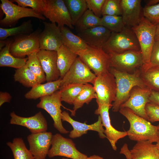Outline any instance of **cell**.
<instances>
[{
    "instance_id": "1",
    "label": "cell",
    "mask_w": 159,
    "mask_h": 159,
    "mask_svg": "<svg viewBox=\"0 0 159 159\" xmlns=\"http://www.w3.org/2000/svg\"><path fill=\"white\" fill-rule=\"evenodd\" d=\"M119 111L129 122L130 128L126 132L130 140L137 142L149 141L153 143L159 141V124L152 125L127 107H121Z\"/></svg>"
},
{
    "instance_id": "2",
    "label": "cell",
    "mask_w": 159,
    "mask_h": 159,
    "mask_svg": "<svg viewBox=\"0 0 159 159\" xmlns=\"http://www.w3.org/2000/svg\"><path fill=\"white\" fill-rule=\"evenodd\" d=\"M141 68L133 73H129L110 67V71L115 77L117 88L116 98L112 103L113 111H119L121 105L129 98L133 87H147L141 77Z\"/></svg>"
},
{
    "instance_id": "3",
    "label": "cell",
    "mask_w": 159,
    "mask_h": 159,
    "mask_svg": "<svg viewBox=\"0 0 159 159\" xmlns=\"http://www.w3.org/2000/svg\"><path fill=\"white\" fill-rule=\"evenodd\" d=\"M102 49L108 54L141 51L135 33L131 28L126 26L119 32H111L110 37Z\"/></svg>"
},
{
    "instance_id": "4",
    "label": "cell",
    "mask_w": 159,
    "mask_h": 159,
    "mask_svg": "<svg viewBox=\"0 0 159 159\" xmlns=\"http://www.w3.org/2000/svg\"><path fill=\"white\" fill-rule=\"evenodd\" d=\"M156 26L151 23L143 16L140 23L131 28L135 33L142 54L143 65L141 69L145 70L150 65V59L155 42Z\"/></svg>"
},
{
    "instance_id": "5",
    "label": "cell",
    "mask_w": 159,
    "mask_h": 159,
    "mask_svg": "<svg viewBox=\"0 0 159 159\" xmlns=\"http://www.w3.org/2000/svg\"><path fill=\"white\" fill-rule=\"evenodd\" d=\"M96 76L110 71L111 58L102 48L89 47L76 54Z\"/></svg>"
},
{
    "instance_id": "6",
    "label": "cell",
    "mask_w": 159,
    "mask_h": 159,
    "mask_svg": "<svg viewBox=\"0 0 159 159\" xmlns=\"http://www.w3.org/2000/svg\"><path fill=\"white\" fill-rule=\"evenodd\" d=\"M92 84L97 104L112 106V102L116 98L117 90L113 75L109 71L96 76Z\"/></svg>"
},
{
    "instance_id": "7",
    "label": "cell",
    "mask_w": 159,
    "mask_h": 159,
    "mask_svg": "<svg viewBox=\"0 0 159 159\" xmlns=\"http://www.w3.org/2000/svg\"><path fill=\"white\" fill-rule=\"evenodd\" d=\"M42 14L60 28L66 25L69 28L74 26L68 9L63 0H42Z\"/></svg>"
},
{
    "instance_id": "8",
    "label": "cell",
    "mask_w": 159,
    "mask_h": 159,
    "mask_svg": "<svg viewBox=\"0 0 159 159\" xmlns=\"http://www.w3.org/2000/svg\"><path fill=\"white\" fill-rule=\"evenodd\" d=\"M1 1V8L5 14L4 18L0 21L1 26H10L20 19L26 17H33L42 20L45 19L42 14L32 8L20 6L8 0Z\"/></svg>"
},
{
    "instance_id": "9",
    "label": "cell",
    "mask_w": 159,
    "mask_h": 159,
    "mask_svg": "<svg viewBox=\"0 0 159 159\" xmlns=\"http://www.w3.org/2000/svg\"><path fill=\"white\" fill-rule=\"evenodd\" d=\"M40 102L37 105L38 108L45 110L50 115L53 121L54 127L60 133L67 134L69 131L63 127L61 118L62 112L61 107L63 106L59 90L51 95L40 98Z\"/></svg>"
},
{
    "instance_id": "10",
    "label": "cell",
    "mask_w": 159,
    "mask_h": 159,
    "mask_svg": "<svg viewBox=\"0 0 159 159\" xmlns=\"http://www.w3.org/2000/svg\"><path fill=\"white\" fill-rule=\"evenodd\" d=\"M96 77L79 57L62 79L60 88L69 84H92ZM59 89V90H60Z\"/></svg>"
},
{
    "instance_id": "11",
    "label": "cell",
    "mask_w": 159,
    "mask_h": 159,
    "mask_svg": "<svg viewBox=\"0 0 159 159\" xmlns=\"http://www.w3.org/2000/svg\"><path fill=\"white\" fill-rule=\"evenodd\" d=\"M47 156L49 158L61 156L72 159H87L88 157L77 149L71 139L64 138L59 133L53 135L51 147Z\"/></svg>"
},
{
    "instance_id": "12",
    "label": "cell",
    "mask_w": 159,
    "mask_h": 159,
    "mask_svg": "<svg viewBox=\"0 0 159 159\" xmlns=\"http://www.w3.org/2000/svg\"><path fill=\"white\" fill-rule=\"evenodd\" d=\"M110 67L118 70L133 73L142 67L143 62L141 51H127L120 54H109Z\"/></svg>"
},
{
    "instance_id": "13",
    "label": "cell",
    "mask_w": 159,
    "mask_h": 159,
    "mask_svg": "<svg viewBox=\"0 0 159 159\" xmlns=\"http://www.w3.org/2000/svg\"><path fill=\"white\" fill-rule=\"evenodd\" d=\"M39 29L36 30L29 35L21 34L16 36L10 47V53L15 57L24 58L26 55L40 49Z\"/></svg>"
},
{
    "instance_id": "14",
    "label": "cell",
    "mask_w": 159,
    "mask_h": 159,
    "mask_svg": "<svg viewBox=\"0 0 159 159\" xmlns=\"http://www.w3.org/2000/svg\"><path fill=\"white\" fill-rule=\"evenodd\" d=\"M151 91L147 87H134L131 91L129 98L120 108H128L136 115L148 120L145 107L147 103L150 102L149 98Z\"/></svg>"
},
{
    "instance_id": "15",
    "label": "cell",
    "mask_w": 159,
    "mask_h": 159,
    "mask_svg": "<svg viewBox=\"0 0 159 159\" xmlns=\"http://www.w3.org/2000/svg\"><path fill=\"white\" fill-rule=\"evenodd\" d=\"M43 23L44 30L39 36L40 49L57 51L62 44L60 28L55 23Z\"/></svg>"
},
{
    "instance_id": "16",
    "label": "cell",
    "mask_w": 159,
    "mask_h": 159,
    "mask_svg": "<svg viewBox=\"0 0 159 159\" xmlns=\"http://www.w3.org/2000/svg\"><path fill=\"white\" fill-rule=\"evenodd\" d=\"M53 135L47 131L31 133L27 137L30 151L34 159H45L51 145Z\"/></svg>"
},
{
    "instance_id": "17",
    "label": "cell",
    "mask_w": 159,
    "mask_h": 159,
    "mask_svg": "<svg viewBox=\"0 0 159 159\" xmlns=\"http://www.w3.org/2000/svg\"><path fill=\"white\" fill-rule=\"evenodd\" d=\"M61 118L63 121H66L72 126L73 130L69 132V137L72 139L80 137L86 134L88 130H93L98 132L100 138H106L105 134V129L103 127L101 118L99 115L97 121L90 125L76 121L72 119L69 113L66 111L62 112Z\"/></svg>"
},
{
    "instance_id": "18",
    "label": "cell",
    "mask_w": 159,
    "mask_h": 159,
    "mask_svg": "<svg viewBox=\"0 0 159 159\" xmlns=\"http://www.w3.org/2000/svg\"><path fill=\"white\" fill-rule=\"evenodd\" d=\"M10 124L25 127L31 133L46 132L47 130V120L40 111L33 116L28 117L18 116L13 111L10 113Z\"/></svg>"
},
{
    "instance_id": "19",
    "label": "cell",
    "mask_w": 159,
    "mask_h": 159,
    "mask_svg": "<svg viewBox=\"0 0 159 159\" xmlns=\"http://www.w3.org/2000/svg\"><path fill=\"white\" fill-rule=\"evenodd\" d=\"M46 76L47 82L60 78V74L57 66V51L40 49L37 52Z\"/></svg>"
},
{
    "instance_id": "20",
    "label": "cell",
    "mask_w": 159,
    "mask_h": 159,
    "mask_svg": "<svg viewBox=\"0 0 159 159\" xmlns=\"http://www.w3.org/2000/svg\"><path fill=\"white\" fill-rule=\"evenodd\" d=\"M97 108L95 113L100 116L103 126L105 127V134L110 143L112 148L116 150V144L120 139L127 136L126 131H119L112 125L109 115V110L112 106L107 105L97 104Z\"/></svg>"
},
{
    "instance_id": "21",
    "label": "cell",
    "mask_w": 159,
    "mask_h": 159,
    "mask_svg": "<svg viewBox=\"0 0 159 159\" xmlns=\"http://www.w3.org/2000/svg\"><path fill=\"white\" fill-rule=\"evenodd\" d=\"M140 0H120L121 16L125 26L132 28L140 23L143 16Z\"/></svg>"
},
{
    "instance_id": "22",
    "label": "cell",
    "mask_w": 159,
    "mask_h": 159,
    "mask_svg": "<svg viewBox=\"0 0 159 159\" xmlns=\"http://www.w3.org/2000/svg\"><path fill=\"white\" fill-rule=\"evenodd\" d=\"M111 34L106 28L100 26L79 31L77 35L89 46L102 48L109 39Z\"/></svg>"
},
{
    "instance_id": "23",
    "label": "cell",
    "mask_w": 159,
    "mask_h": 159,
    "mask_svg": "<svg viewBox=\"0 0 159 159\" xmlns=\"http://www.w3.org/2000/svg\"><path fill=\"white\" fill-rule=\"evenodd\" d=\"M137 142L130 150L132 159H159V150L156 144L149 141Z\"/></svg>"
},
{
    "instance_id": "24",
    "label": "cell",
    "mask_w": 159,
    "mask_h": 159,
    "mask_svg": "<svg viewBox=\"0 0 159 159\" xmlns=\"http://www.w3.org/2000/svg\"><path fill=\"white\" fill-rule=\"evenodd\" d=\"M62 79L44 84L40 83L32 88L24 95L27 99H37L52 94L60 88Z\"/></svg>"
},
{
    "instance_id": "25",
    "label": "cell",
    "mask_w": 159,
    "mask_h": 159,
    "mask_svg": "<svg viewBox=\"0 0 159 159\" xmlns=\"http://www.w3.org/2000/svg\"><path fill=\"white\" fill-rule=\"evenodd\" d=\"M57 66L61 79L69 71L78 56L67 47L62 44L57 51Z\"/></svg>"
},
{
    "instance_id": "26",
    "label": "cell",
    "mask_w": 159,
    "mask_h": 159,
    "mask_svg": "<svg viewBox=\"0 0 159 159\" xmlns=\"http://www.w3.org/2000/svg\"><path fill=\"white\" fill-rule=\"evenodd\" d=\"M60 29L62 44L73 52L77 54L89 47L82 39L74 34L68 27L64 26Z\"/></svg>"
},
{
    "instance_id": "27",
    "label": "cell",
    "mask_w": 159,
    "mask_h": 159,
    "mask_svg": "<svg viewBox=\"0 0 159 159\" xmlns=\"http://www.w3.org/2000/svg\"><path fill=\"white\" fill-rule=\"evenodd\" d=\"M12 41H8L5 46L0 51V66L8 67L17 69L26 64L27 58L15 57L10 53V47Z\"/></svg>"
},
{
    "instance_id": "28",
    "label": "cell",
    "mask_w": 159,
    "mask_h": 159,
    "mask_svg": "<svg viewBox=\"0 0 159 159\" xmlns=\"http://www.w3.org/2000/svg\"><path fill=\"white\" fill-rule=\"evenodd\" d=\"M94 98H96V93L93 86L89 83L84 85L82 90L73 102V110L70 111L71 116H74L78 109L85 103L89 104Z\"/></svg>"
},
{
    "instance_id": "29",
    "label": "cell",
    "mask_w": 159,
    "mask_h": 159,
    "mask_svg": "<svg viewBox=\"0 0 159 159\" xmlns=\"http://www.w3.org/2000/svg\"><path fill=\"white\" fill-rule=\"evenodd\" d=\"M64 3L70 15L72 24H75L88 7L86 0H64Z\"/></svg>"
},
{
    "instance_id": "30",
    "label": "cell",
    "mask_w": 159,
    "mask_h": 159,
    "mask_svg": "<svg viewBox=\"0 0 159 159\" xmlns=\"http://www.w3.org/2000/svg\"><path fill=\"white\" fill-rule=\"evenodd\" d=\"M140 76L147 87L159 92V66L152 67L145 70L141 68Z\"/></svg>"
},
{
    "instance_id": "31",
    "label": "cell",
    "mask_w": 159,
    "mask_h": 159,
    "mask_svg": "<svg viewBox=\"0 0 159 159\" xmlns=\"http://www.w3.org/2000/svg\"><path fill=\"white\" fill-rule=\"evenodd\" d=\"M14 78L15 81L26 87L32 88L40 84L36 76L26 65L15 70Z\"/></svg>"
},
{
    "instance_id": "32",
    "label": "cell",
    "mask_w": 159,
    "mask_h": 159,
    "mask_svg": "<svg viewBox=\"0 0 159 159\" xmlns=\"http://www.w3.org/2000/svg\"><path fill=\"white\" fill-rule=\"evenodd\" d=\"M6 144L11 150L14 159H34L21 138H14L12 142H8Z\"/></svg>"
},
{
    "instance_id": "33",
    "label": "cell",
    "mask_w": 159,
    "mask_h": 159,
    "mask_svg": "<svg viewBox=\"0 0 159 159\" xmlns=\"http://www.w3.org/2000/svg\"><path fill=\"white\" fill-rule=\"evenodd\" d=\"M101 18L96 16L92 11L88 9L74 26L78 32L101 26Z\"/></svg>"
},
{
    "instance_id": "34",
    "label": "cell",
    "mask_w": 159,
    "mask_h": 159,
    "mask_svg": "<svg viewBox=\"0 0 159 159\" xmlns=\"http://www.w3.org/2000/svg\"><path fill=\"white\" fill-rule=\"evenodd\" d=\"M33 31V26L30 20L23 22L20 25L10 28H0V39L4 40L12 36L30 33Z\"/></svg>"
},
{
    "instance_id": "35",
    "label": "cell",
    "mask_w": 159,
    "mask_h": 159,
    "mask_svg": "<svg viewBox=\"0 0 159 159\" xmlns=\"http://www.w3.org/2000/svg\"><path fill=\"white\" fill-rule=\"evenodd\" d=\"M84 85L71 84L67 85L59 90L62 101L70 105L73 102L82 90Z\"/></svg>"
},
{
    "instance_id": "36",
    "label": "cell",
    "mask_w": 159,
    "mask_h": 159,
    "mask_svg": "<svg viewBox=\"0 0 159 159\" xmlns=\"http://www.w3.org/2000/svg\"><path fill=\"white\" fill-rule=\"evenodd\" d=\"M37 52L29 55L26 65L36 76L39 83L46 81V76L37 55Z\"/></svg>"
},
{
    "instance_id": "37",
    "label": "cell",
    "mask_w": 159,
    "mask_h": 159,
    "mask_svg": "<svg viewBox=\"0 0 159 159\" xmlns=\"http://www.w3.org/2000/svg\"><path fill=\"white\" fill-rule=\"evenodd\" d=\"M101 19V26L106 28L111 32H119L125 26L121 16L104 15Z\"/></svg>"
},
{
    "instance_id": "38",
    "label": "cell",
    "mask_w": 159,
    "mask_h": 159,
    "mask_svg": "<svg viewBox=\"0 0 159 159\" xmlns=\"http://www.w3.org/2000/svg\"><path fill=\"white\" fill-rule=\"evenodd\" d=\"M121 15L120 0H105L102 11V16Z\"/></svg>"
},
{
    "instance_id": "39",
    "label": "cell",
    "mask_w": 159,
    "mask_h": 159,
    "mask_svg": "<svg viewBox=\"0 0 159 159\" xmlns=\"http://www.w3.org/2000/svg\"><path fill=\"white\" fill-rule=\"evenodd\" d=\"M143 16L153 24H159V3L152 6H145L143 8Z\"/></svg>"
},
{
    "instance_id": "40",
    "label": "cell",
    "mask_w": 159,
    "mask_h": 159,
    "mask_svg": "<svg viewBox=\"0 0 159 159\" xmlns=\"http://www.w3.org/2000/svg\"><path fill=\"white\" fill-rule=\"evenodd\" d=\"M148 121L151 122L159 121V105L150 102L145 107Z\"/></svg>"
},
{
    "instance_id": "41",
    "label": "cell",
    "mask_w": 159,
    "mask_h": 159,
    "mask_svg": "<svg viewBox=\"0 0 159 159\" xmlns=\"http://www.w3.org/2000/svg\"><path fill=\"white\" fill-rule=\"evenodd\" d=\"M12 2L16 3L18 5L23 7H29L38 13L42 14V0H12ZM43 15V14H42Z\"/></svg>"
},
{
    "instance_id": "42",
    "label": "cell",
    "mask_w": 159,
    "mask_h": 159,
    "mask_svg": "<svg viewBox=\"0 0 159 159\" xmlns=\"http://www.w3.org/2000/svg\"><path fill=\"white\" fill-rule=\"evenodd\" d=\"M105 0H86L88 9L96 16L101 18L103 7Z\"/></svg>"
},
{
    "instance_id": "43",
    "label": "cell",
    "mask_w": 159,
    "mask_h": 159,
    "mask_svg": "<svg viewBox=\"0 0 159 159\" xmlns=\"http://www.w3.org/2000/svg\"><path fill=\"white\" fill-rule=\"evenodd\" d=\"M154 66H159V41H155L151 54L149 68Z\"/></svg>"
},
{
    "instance_id": "44",
    "label": "cell",
    "mask_w": 159,
    "mask_h": 159,
    "mask_svg": "<svg viewBox=\"0 0 159 159\" xmlns=\"http://www.w3.org/2000/svg\"><path fill=\"white\" fill-rule=\"evenodd\" d=\"M11 99L10 95L7 92H0V106L6 102H10Z\"/></svg>"
},
{
    "instance_id": "45",
    "label": "cell",
    "mask_w": 159,
    "mask_h": 159,
    "mask_svg": "<svg viewBox=\"0 0 159 159\" xmlns=\"http://www.w3.org/2000/svg\"><path fill=\"white\" fill-rule=\"evenodd\" d=\"M149 100L150 102L159 105V92L152 91Z\"/></svg>"
},
{
    "instance_id": "46",
    "label": "cell",
    "mask_w": 159,
    "mask_h": 159,
    "mask_svg": "<svg viewBox=\"0 0 159 159\" xmlns=\"http://www.w3.org/2000/svg\"><path fill=\"white\" fill-rule=\"evenodd\" d=\"M124 145L121 149L120 153L124 154L127 159H132L130 151L128 150L127 145V144L126 145L125 144Z\"/></svg>"
},
{
    "instance_id": "47",
    "label": "cell",
    "mask_w": 159,
    "mask_h": 159,
    "mask_svg": "<svg viewBox=\"0 0 159 159\" xmlns=\"http://www.w3.org/2000/svg\"><path fill=\"white\" fill-rule=\"evenodd\" d=\"M159 3V0H150L147 1L146 6H150L155 5Z\"/></svg>"
},
{
    "instance_id": "48",
    "label": "cell",
    "mask_w": 159,
    "mask_h": 159,
    "mask_svg": "<svg viewBox=\"0 0 159 159\" xmlns=\"http://www.w3.org/2000/svg\"><path fill=\"white\" fill-rule=\"evenodd\" d=\"M155 41H159V24L156 26Z\"/></svg>"
},
{
    "instance_id": "49",
    "label": "cell",
    "mask_w": 159,
    "mask_h": 159,
    "mask_svg": "<svg viewBox=\"0 0 159 159\" xmlns=\"http://www.w3.org/2000/svg\"><path fill=\"white\" fill-rule=\"evenodd\" d=\"M87 159H104V158L99 155H93L88 157Z\"/></svg>"
},
{
    "instance_id": "50",
    "label": "cell",
    "mask_w": 159,
    "mask_h": 159,
    "mask_svg": "<svg viewBox=\"0 0 159 159\" xmlns=\"http://www.w3.org/2000/svg\"><path fill=\"white\" fill-rule=\"evenodd\" d=\"M7 42L8 41L6 42V41H4V40H0V50L5 46Z\"/></svg>"
},
{
    "instance_id": "51",
    "label": "cell",
    "mask_w": 159,
    "mask_h": 159,
    "mask_svg": "<svg viewBox=\"0 0 159 159\" xmlns=\"http://www.w3.org/2000/svg\"><path fill=\"white\" fill-rule=\"evenodd\" d=\"M156 145L159 150V141L156 143Z\"/></svg>"
},
{
    "instance_id": "52",
    "label": "cell",
    "mask_w": 159,
    "mask_h": 159,
    "mask_svg": "<svg viewBox=\"0 0 159 159\" xmlns=\"http://www.w3.org/2000/svg\"><path fill=\"white\" fill-rule=\"evenodd\" d=\"M62 159H69L67 158H62Z\"/></svg>"
}]
</instances>
